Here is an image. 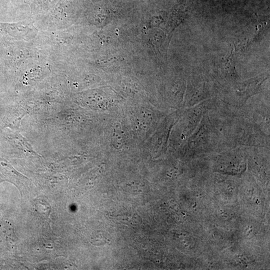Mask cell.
<instances>
[{"label":"cell","instance_id":"obj_3","mask_svg":"<svg viewBox=\"0 0 270 270\" xmlns=\"http://www.w3.org/2000/svg\"><path fill=\"white\" fill-rule=\"evenodd\" d=\"M268 78L269 73L266 72L236 82L222 90L218 98L230 106L242 107L250 98L262 92V86Z\"/></svg>","mask_w":270,"mask_h":270},{"label":"cell","instance_id":"obj_1","mask_svg":"<svg viewBox=\"0 0 270 270\" xmlns=\"http://www.w3.org/2000/svg\"><path fill=\"white\" fill-rule=\"evenodd\" d=\"M207 110L222 136L226 148L270 147V136L259 128L242 107L230 106L216 98Z\"/></svg>","mask_w":270,"mask_h":270},{"label":"cell","instance_id":"obj_4","mask_svg":"<svg viewBox=\"0 0 270 270\" xmlns=\"http://www.w3.org/2000/svg\"><path fill=\"white\" fill-rule=\"evenodd\" d=\"M215 92L205 78L200 76H192L188 81L184 106L190 108L205 100L215 98Z\"/></svg>","mask_w":270,"mask_h":270},{"label":"cell","instance_id":"obj_2","mask_svg":"<svg viewBox=\"0 0 270 270\" xmlns=\"http://www.w3.org/2000/svg\"><path fill=\"white\" fill-rule=\"evenodd\" d=\"M183 148L186 154L191 156L215 153L226 149L222 136L211 120L207 108L198 126L186 142Z\"/></svg>","mask_w":270,"mask_h":270},{"label":"cell","instance_id":"obj_5","mask_svg":"<svg viewBox=\"0 0 270 270\" xmlns=\"http://www.w3.org/2000/svg\"><path fill=\"white\" fill-rule=\"evenodd\" d=\"M244 112L266 136H270V102L263 100L247 102L242 106Z\"/></svg>","mask_w":270,"mask_h":270}]
</instances>
